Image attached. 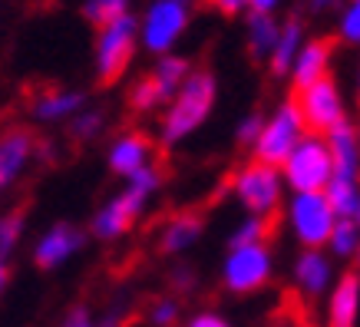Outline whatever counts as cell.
Here are the masks:
<instances>
[{
	"label": "cell",
	"mask_w": 360,
	"mask_h": 327,
	"mask_svg": "<svg viewBox=\"0 0 360 327\" xmlns=\"http://www.w3.org/2000/svg\"><path fill=\"white\" fill-rule=\"evenodd\" d=\"M63 327H96V324H93V321H89V314L83 311V307H79V311H73V314L66 317ZM99 327H116V317H110L106 324H99Z\"/></svg>",
	"instance_id": "31"
},
{
	"label": "cell",
	"mask_w": 360,
	"mask_h": 327,
	"mask_svg": "<svg viewBox=\"0 0 360 327\" xmlns=\"http://www.w3.org/2000/svg\"><path fill=\"white\" fill-rule=\"evenodd\" d=\"M175 284H179V288H186V284H192V278H188L186 268H179V271H175Z\"/></svg>",
	"instance_id": "35"
},
{
	"label": "cell",
	"mask_w": 360,
	"mask_h": 327,
	"mask_svg": "<svg viewBox=\"0 0 360 327\" xmlns=\"http://www.w3.org/2000/svg\"><path fill=\"white\" fill-rule=\"evenodd\" d=\"M328 202L334 208V215L350 218L357 212V192H354V179H330Z\"/></svg>",
	"instance_id": "24"
},
{
	"label": "cell",
	"mask_w": 360,
	"mask_h": 327,
	"mask_svg": "<svg viewBox=\"0 0 360 327\" xmlns=\"http://www.w3.org/2000/svg\"><path fill=\"white\" fill-rule=\"evenodd\" d=\"M188 60H182V56H159V63L149 70V77H153V83L159 86V93L165 96V103H172V96L182 89V83L188 79Z\"/></svg>",
	"instance_id": "20"
},
{
	"label": "cell",
	"mask_w": 360,
	"mask_h": 327,
	"mask_svg": "<svg viewBox=\"0 0 360 327\" xmlns=\"http://www.w3.org/2000/svg\"><path fill=\"white\" fill-rule=\"evenodd\" d=\"M188 327H229L221 317H215V314H202V317H195Z\"/></svg>",
	"instance_id": "34"
},
{
	"label": "cell",
	"mask_w": 360,
	"mask_h": 327,
	"mask_svg": "<svg viewBox=\"0 0 360 327\" xmlns=\"http://www.w3.org/2000/svg\"><path fill=\"white\" fill-rule=\"evenodd\" d=\"M79 248H83V231L73 229V225H53L44 238L37 241L33 262L40 264V268H56V264H63L70 255H77Z\"/></svg>",
	"instance_id": "12"
},
{
	"label": "cell",
	"mask_w": 360,
	"mask_h": 327,
	"mask_svg": "<svg viewBox=\"0 0 360 327\" xmlns=\"http://www.w3.org/2000/svg\"><path fill=\"white\" fill-rule=\"evenodd\" d=\"M149 159H153V142H149V136H142V132H122L110 149L112 172L126 175V179L142 172L149 165Z\"/></svg>",
	"instance_id": "14"
},
{
	"label": "cell",
	"mask_w": 360,
	"mask_h": 327,
	"mask_svg": "<svg viewBox=\"0 0 360 327\" xmlns=\"http://www.w3.org/2000/svg\"><path fill=\"white\" fill-rule=\"evenodd\" d=\"M20 229H23V212H11V215L0 218V258H7L20 238Z\"/></svg>",
	"instance_id": "26"
},
{
	"label": "cell",
	"mask_w": 360,
	"mask_h": 327,
	"mask_svg": "<svg viewBox=\"0 0 360 327\" xmlns=\"http://www.w3.org/2000/svg\"><path fill=\"white\" fill-rule=\"evenodd\" d=\"M328 139H330L334 179H354V169H357V142H354V129H350L347 122H340Z\"/></svg>",
	"instance_id": "19"
},
{
	"label": "cell",
	"mask_w": 360,
	"mask_h": 327,
	"mask_svg": "<svg viewBox=\"0 0 360 327\" xmlns=\"http://www.w3.org/2000/svg\"><path fill=\"white\" fill-rule=\"evenodd\" d=\"M271 258L264 245H248V248H231V258L225 264V284L235 295H251L268 281Z\"/></svg>",
	"instance_id": "9"
},
{
	"label": "cell",
	"mask_w": 360,
	"mask_h": 327,
	"mask_svg": "<svg viewBox=\"0 0 360 327\" xmlns=\"http://www.w3.org/2000/svg\"><path fill=\"white\" fill-rule=\"evenodd\" d=\"M354 235H357V222H350V218L338 222V225H334V248L350 251L354 248Z\"/></svg>",
	"instance_id": "28"
},
{
	"label": "cell",
	"mask_w": 360,
	"mask_h": 327,
	"mask_svg": "<svg viewBox=\"0 0 360 327\" xmlns=\"http://www.w3.org/2000/svg\"><path fill=\"white\" fill-rule=\"evenodd\" d=\"M30 109L37 120H73L77 113L86 109V96L77 93V89H44L30 99Z\"/></svg>",
	"instance_id": "15"
},
{
	"label": "cell",
	"mask_w": 360,
	"mask_h": 327,
	"mask_svg": "<svg viewBox=\"0 0 360 327\" xmlns=\"http://www.w3.org/2000/svg\"><path fill=\"white\" fill-rule=\"evenodd\" d=\"M188 27L186 0H153L139 20V44L155 56H169Z\"/></svg>",
	"instance_id": "6"
},
{
	"label": "cell",
	"mask_w": 360,
	"mask_h": 327,
	"mask_svg": "<svg viewBox=\"0 0 360 327\" xmlns=\"http://www.w3.org/2000/svg\"><path fill=\"white\" fill-rule=\"evenodd\" d=\"M278 37H281V27L271 13H251L248 17V50L255 60H271Z\"/></svg>",
	"instance_id": "18"
},
{
	"label": "cell",
	"mask_w": 360,
	"mask_h": 327,
	"mask_svg": "<svg viewBox=\"0 0 360 327\" xmlns=\"http://www.w3.org/2000/svg\"><path fill=\"white\" fill-rule=\"evenodd\" d=\"M33 149H37V139L33 132L27 129H4L0 132V188L13 186L20 172L30 162Z\"/></svg>",
	"instance_id": "11"
},
{
	"label": "cell",
	"mask_w": 360,
	"mask_h": 327,
	"mask_svg": "<svg viewBox=\"0 0 360 327\" xmlns=\"http://www.w3.org/2000/svg\"><path fill=\"white\" fill-rule=\"evenodd\" d=\"M357 295H360V274H357V264H354V268H347V274L340 278L338 291L330 297L328 327H354V317H357Z\"/></svg>",
	"instance_id": "16"
},
{
	"label": "cell",
	"mask_w": 360,
	"mask_h": 327,
	"mask_svg": "<svg viewBox=\"0 0 360 327\" xmlns=\"http://www.w3.org/2000/svg\"><path fill=\"white\" fill-rule=\"evenodd\" d=\"M357 222H360V205H357Z\"/></svg>",
	"instance_id": "37"
},
{
	"label": "cell",
	"mask_w": 360,
	"mask_h": 327,
	"mask_svg": "<svg viewBox=\"0 0 360 327\" xmlns=\"http://www.w3.org/2000/svg\"><path fill=\"white\" fill-rule=\"evenodd\" d=\"M175 317H179V307H175L172 301H159V304L153 307V321H155L159 327H169Z\"/></svg>",
	"instance_id": "29"
},
{
	"label": "cell",
	"mask_w": 360,
	"mask_h": 327,
	"mask_svg": "<svg viewBox=\"0 0 360 327\" xmlns=\"http://www.w3.org/2000/svg\"><path fill=\"white\" fill-rule=\"evenodd\" d=\"M212 103H215V77L208 70L188 73V79L172 96V103H169V109H165V116H162L165 146L186 139L192 129H198L205 122V116L212 113Z\"/></svg>",
	"instance_id": "1"
},
{
	"label": "cell",
	"mask_w": 360,
	"mask_h": 327,
	"mask_svg": "<svg viewBox=\"0 0 360 327\" xmlns=\"http://www.w3.org/2000/svg\"><path fill=\"white\" fill-rule=\"evenodd\" d=\"M284 172H288V182H291L301 195H324L328 182L334 179L330 149L321 146L317 139H304L295 153H291Z\"/></svg>",
	"instance_id": "7"
},
{
	"label": "cell",
	"mask_w": 360,
	"mask_h": 327,
	"mask_svg": "<svg viewBox=\"0 0 360 327\" xmlns=\"http://www.w3.org/2000/svg\"><path fill=\"white\" fill-rule=\"evenodd\" d=\"M159 165H146L142 172L129 175V186L122 188V195H116L110 205H103L93 218V235L96 238H120L122 231L129 229L139 218L146 198L155 192V186L162 182V172H155Z\"/></svg>",
	"instance_id": "3"
},
{
	"label": "cell",
	"mask_w": 360,
	"mask_h": 327,
	"mask_svg": "<svg viewBox=\"0 0 360 327\" xmlns=\"http://www.w3.org/2000/svg\"><path fill=\"white\" fill-rule=\"evenodd\" d=\"M330 53H334V40H311V44L301 46L295 66H291V83H295V93L314 86L317 79L328 77V63Z\"/></svg>",
	"instance_id": "13"
},
{
	"label": "cell",
	"mask_w": 360,
	"mask_h": 327,
	"mask_svg": "<svg viewBox=\"0 0 360 327\" xmlns=\"http://www.w3.org/2000/svg\"><path fill=\"white\" fill-rule=\"evenodd\" d=\"M129 4L132 0H83V13H86L89 23L103 27V23L126 17V13H129Z\"/></svg>",
	"instance_id": "23"
},
{
	"label": "cell",
	"mask_w": 360,
	"mask_h": 327,
	"mask_svg": "<svg viewBox=\"0 0 360 327\" xmlns=\"http://www.w3.org/2000/svg\"><path fill=\"white\" fill-rule=\"evenodd\" d=\"M301 139H304V122H301L297 106L288 99L271 120L264 122L262 136L255 142V162H264L271 169H284L291 153L301 146Z\"/></svg>",
	"instance_id": "4"
},
{
	"label": "cell",
	"mask_w": 360,
	"mask_h": 327,
	"mask_svg": "<svg viewBox=\"0 0 360 327\" xmlns=\"http://www.w3.org/2000/svg\"><path fill=\"white\" fill-rule=\"evenodd\" d=\"M291 215H295L301 241L311 245V248H321V245L334 235V222H330V218H334V208H330L328 195H297Z\"/></svg>",
	"instance_id": "10"
},
{
	"label": "cell",
	"mask_w": 360,
	"mask_h": 327,
	"mask_svg": "<svg viewBox=\"0 0 360 327\" xmlns=\"http://www.w3.org/2000/svg\"><path fill=\"white\" fill-rule=\"evenodd\" d=\"M205 4H212V7H215V11L219 13H238V11H245V7H248V4H245V0H205Z\"/></svg>",
	"instance_id": "32"
},
{
	"label": "cell",
	"mask_w": 360,
	"mask_h": 327,
	"mask_svg": "<svg viewBox=\"0 0 360 327\" xmlns=\"http://www.w3.org/2000/svg\"><path fill=\"white\" fill-rule=\"evenodd\" d=\"M202 218H205V215H202L198 208L172 215V222H165V229H162V251H182V248H188V245L198 238L202 225H205Z\"/></svg>",
	"instance_id": "17"
},
{
	"label": "cell",
	"mask_w": 360,
	"mask_h": 327,
	"mask_svg": "<svg viewBox=\"0 0 360 327\" xmlns=\"http://www.w3.org/2000/svg\"><path fill=\"white\" fill-rule=\"evenodd\" d=\"M291 103L301 113V122H304V136L307 139H321V136H330L344 120V109H340V96H338V83L330 77L317 79L314 86L301 89V93H291Z\"/></svg>",
	"instance_id": "5"
},
{
	"label": "cell",
	"mask_w": 360,
	"mask_h": 327,
	"mask_svg": "<svg viewBox=\"0 0 360 327\" xmlns=\"http://www.w3.org/2000/svg\"><path fill=\"white\" fill-rule=\"evenodd\" d=\"M301 46H304V40H301V23L297 20H288L281 23V37H278V46H274L271 53V73L274 77H281V73H288L291 66H295L297 53H301Z\"/></svg>",
	"instance_id": "21"
},
{
	"label": "cell",
	"mask_w": 360,
	"mask_h": 327,
	"mask_svg": "<svg viewBox=\"0 0 360 327\" xmlns=\"http://www.w3.org/2000/svg\"><path fill=\"white\" fill-rule=\"evenodd\" d=\"M297 281L301 288H307L311 295H317L324 281H328V262H324V255L321 251H307L304 258L297 262Z\"/></svg>",
	"instance_id": "22"
},
{
	"label": "cell",
	"mask_w": 360,
	"mask_h": 327,
	"mask_svg": "<svg viewBox=\"0 0 360 327\" xmlns=\"http://www.w3.org/2000/svg\"><path fill=\"white\" fill-rule=\"evenodd\" d=\"M245 4L251 7V13H271L281 0H245Z\"/></svg>",
	"instance_id": "33"
},
{
	"label": "cell",
	"mask_w": 360,
	"mask_h": 327,
	"mask_svg": "<svg viewBox=\"0 0 360 327\" xmlns=\"http://www.w3.org/2000/svg\"><path fill=\"white\" fill-rule=\"evenodd\" d=\"M340 40L360 44V0H350L340 13Z\"/></svg>",
	"instance_id": "27"
},
{
	"label": "cell",
	"mask_w": 360,
	"mask_h": 327,
	"mask_svg": "<svg viewBox=\"0 0 360 327\" xmlns=\"http://www.w3.org/2000/svg\"><path fill=\"white\" fill-rule=\"evenodd\" d=\"M0 4H4V0H0Z\"/></svg>",
	"instance_id": "40"
},
{
	"label": "cell",
	"mask_w": 360,
	"mask_h": 327,
	"mask_svg": "<svg viewBox=\"0 0 360 327\" xmlns=\"http://www.w3.org/2000/svg\"><path fill=\"white\" fill-rule=\"evenodd\" d=\"M262 129H264L262 116H248V120L241 122V129H238V139H241V142H258V136H262Z\"/></svg>",
	"instance_id": "30"
},
{
	"label": "cell",
	"mask_w": 360,
	"mask_h": 327,
	"mask_svg": "<svg viewBox=\"0 0 360 327\" xmlns=\"http://www.w3.org/2000/svg\"><path fill=\"white\" fill-rule=\"evenodd\" d=\"M139 46V20L126 13L120 20H110L96 27V44H93V63H96L99 83H116L129 70L132 53Z\"/></svg>",
	"instance_id": "2"
},
{
	"label": "cell",
	"mask_w": 360,
	"mask_h": 327,
	"mask_svg": "<svg viewBox=\"0 0 360 327\" xmlns=\"http://www.w3.org/2000/svg\"><path fill=\"white\" fill-rule=\"evenodd\" d=\"M186 4H192V0H186Z\"/></svg>",
	"instance_id": "39"
},
{
	"label": "cell",
	"mask_w": 360,
	"mask_h": 327,
	"mask_svg": "<svg viewBox=\"0 0 360 327\" xmlns=\"http://www.w3.org/2000/svg\"><path fill=\"white\" fill-rule=\"evenodd\" d=\"M229 186L238 192V198L255 212L258 218L271 215L281 208V188H278V169L251 159L245 169L229 179Z\"/></svg>",
	"instance_id": "8"
},
{
	"label": "cell",
	"mask_w": 360,
	"mask_h": 327,
	"mask_svg": "<svg viewBox=\"0 0 360 327\" xmlns=\"http://www.w3.org/2000/svg\"><path fill=\"white\" fill-rule=\"evenodd\" d=\"M357 264H360V251H357Z\"/></svg>",
	"instance_id": "38"
},
{
	"label": "cell",
	"mask_w": 360,
	"mask_h": 327,
	"mask_svg": "<svg viewBox=\"0 0 360 327\" xmlns=\"http://www.w3.org/2000/svg\"><path fill=\"white\" fill-rule=\"evenodd\" d=\"M7 288V258H0V291Z\"/></svg>",
	"instance_id": "36"
},
{
	"label": "cell",
	"mask_w": 360,
	"mask_h": 327,
	"mask_svg": "<svg viewBox=\"0 0 360 327\" xmlns=\"http://www.w3.org/2000/svg\"><path fill=\"white\" fill-rule=\"evenodd\" d=\"M103 122H106V113L103 109H83V113H77L73 116V126H70V136L79 142L93 139V136H99L103 132Z\"/></svg>",
	"instance_id": "25"
}]
</instances>
